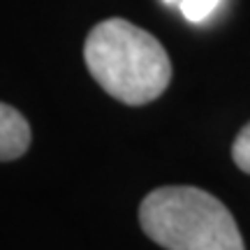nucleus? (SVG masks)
<instances>
[{
    "label": "nucleus",
    "mask_w": 250,
    "mask_h": 250,
    "mask_svg": "<svg viewBox=\"0 0 250 250\" xmlns=\"http://www.w3.org/2000/svg\"><path fill=\"white\" fill-rule=\"evenodd\" d=\"M165 2H181V0H165Z\"/></svg>",
    "instance_id": "obj_6"
},
{
    "label": "nucleus",
    "mask_w": 250,
    "mask_h": 250,
    "mask_svg": "<svg viewBox=\"0 0 250 250\" xmlns=\"http://www.w3.org/2000/svg\"><path fill=\"white\" fill-rule=\"evenodd\" d=\"M144 234L167 250H246L229 208L206 190L165 186L139 206Z\"/></svg>",
    "instance_id": "obj_2"
},
{
    "label": "nucleus",
    "mask_w": 250,
    "mask_h": 250,
    "mask_svg": "<svg viewBox=\"0 0 250 250\" xmlns=\"http://www.w3.org/2000/svg\"><path fill=\"white\" fill-rule=\"evenodd\" d=\"M220 5V0H181V12L188 21L199 23L206 17H211V12Z\"/></svg>",
    "instance_id": "obj_5"
},
{
    "label": "nucleus",
    "mask_w": 250,
    "mask_h": 250,
    "mask_svg": "<svg viewBox=\"0 0 250 250\" xmlns=\"http://www.w3.org/2000/svg\"><path fill=\"white\" fill-rule=\"evenodd\" d=\"M232 158L239 169L250 174V123L236 134V139L232 144Z\"/></svg>",
    "instance_id": "obj_4"
},
{
    "label": "nucleus",
    "mask_w": 250,
    "mask_h": 250,
    "mask_svg": "<svg viewBox=\"0 0 250 250\" xmlns=\"http://www.w3.org/2000/svg\"><path fill=\"white\" fill-rule=\"evenodd\" d=\"M30 146V125L14 107L0 102V162L21 158Z\"/></svg>",
    "instance_id": "obj_3"
},
{
    "label": "nucleus",
    "mask_w": 250,
    "mask_h": 250,
    "mask_svg": "<svg viewBox=\"0 0 250 250\" xmlns=\"http://www.w3.org/2000/svg\"><path fill=\"white\" fill-rule=\"evenodd\" d=\"M86 67L111 98L142 107L158 100L171 81V61L155 37L125 19H107L83 44Z\"/></svg>",
    "instance_id": "obj_1"
}]
</instances>
